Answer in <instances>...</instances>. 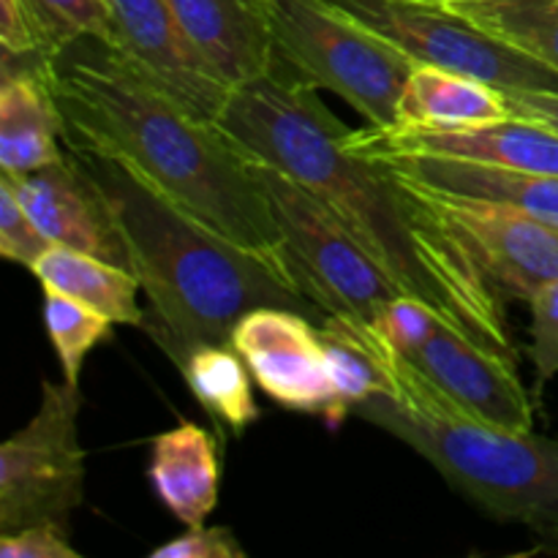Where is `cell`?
Segmentation results:
<instances>
[{
	"label": "cell",
	"instance_id": "4dcf8cb0",
	"mask_svg": "<svg viewBox=\"0 0 558 558\" xmlns=\"http://www.w3.org/2000/svg\"><path fill=\"white\" fill-rule=\"evenodd\" d=\"M0 44L5 54H41L36 22L27 14L22 0L0 3Z\"/></svg>",
	"mask_w": 558,
	"mask_h": 558
},
{
	"label": "cell",
	"instance_id": "277c9868",
	"mask_svg": "<svg viewBox=\"0 0 558 558\" xmlns=\"http://www.w3.org/2000/svg\"><path fill=\"white\" fill-rule=\"evenodd\" d=\"M354 414L412 447L485 515L529 526L558 548L556 439L445 409L407 407L390 396L368 398Z\"/></svg>",
	"mask_w": 558,
	"mask_h": 558
},
{
	"label": "cell",
	"instance_id": "e0dca14e",
	"mask_svg": "<svg viewBox=\"0 0 558 558\" xmlns=\"http://www.w3.org/2000/svg\"><path fill=\"white\" fill-rule=\"evenodd\" d=\"M371 156H379V153H371ZM379 158L390 161L403 178L423 189L518 207L558 229V178L554 174L518 172V169L494 167V163L428 156V153H381Z\"/></svg>",
	"mask_w": 558,
	"mask_h": 558
},
{
	"label": "cell",
	"instance_id": "44dd1931",
	"mask_svg": "<svg viewBox=\"0 0 558 558\" xmlns=\"http://www.w3.org/2000/svg\"><path fill=\"white\" fill-rule=\"evenodd\" d=\"M33 276L41 289L65 294L87 308L98 311L114 325L145 327V311L140 305L142 283L125 267L112 265L101 256L52 245L33 265Z\"/></svg>",
	"mask_w": 558,
	"mask_h": 558
},
{
	"label": "cell",
	"instance_id": "30bf717a",
	"mask_svg": "<svg viewBox=\"0 0 558 558\" xmlns=\"http://www.w3.org/2000/svg\"><path fill=\"white\" fill-rule=\"evenodd\" d=\"M412 185L445 218L447 227L474 251L501 294L529 303L545 283L558 278L556 227L499 202L469 199V196L423 189L417 183Z\"/></svg>",
	"mask_w": 558,
	"mask_h": 558
},
{
	"label": "cell",
	"instance_id": "ffe728a7",
	"mask_svg": "<svg viewBox=\"0 0 558 558\" xmlns=\"http://www.w3.org/2000/svg\"><path fill=\"white\" fill-rule=\"evenodd\" d=\"M319 332L336 392L330 428H341L343 420L368 398L396 396V352L374 327L347 316H325Z\"/></svg>",
	"mask_w": 558,
	"mask_h": 558
},
{
	"label": "cell",
	"instance_id": "cb8c5ba5",
	"mask_svg": "<svg viewBox=\"0 0 558 558\" xmlns=\"http://www.w3.org/2000/svg\"><path fill=\"white\" fill-rule=\"evenodd\" d=\"M44 325L63 368V381L80 387L87 354L112 336L114 322L65 294L44 289Z\"/></svg>",
	"mask_w": 558,
	"mask_h": 558
},
{
	"label": "cell",
	"instance_id": "6da1fadb",
	"mask_svg": "<svg viewBox=\"0 0 558 558\" xmlns=\"http://www.w3.org/2000/svg\"><path fill=\"white\" fill-rule=\"evenodd\" d=\"M216 125L245 156L292 174L325 202L403 294L518 363L505 294L474 251L392 163L360 150L314 85L272 69L234 87Z\"/></svg>",
	"mask_w": 558,
	"mask_h": 558
},
{
	"label": "cell",
	"instance_id": "484cf974",
	"mask_svg": "<svg viewBox=\"0 0 558 558\" xmlns=\"http://www.w3.org/2000/svg\"><path fill=\"white\" fill-rule=\"evenodd\" d=\"M441 322L445 319L428 303L409 298V294H398L396 300H390L379 311V316H376L371 327L385 338V343L392 352L412 354L434 336V330Z\"/></svg>",
	"mask_w": 558,
	"mask_h": 558
},
{
	"label": "cell",
	"instance_id": "52a82bcc",
	"mask_svg": "<svg viewBox=\"0 0 558 558\" xmlns=\"http://www.w3.org/2000/svg\"><path fill=\"white\" fill-rule=\"evenodd\" d=\"M412 63L439 65L501 93L558 90V71L510 47L447 3L428 0H330Z\"/></svg>",
	"mask_w": 558,
	"mask_h": 558
},
{
	"label": "cell",
	"instance_id": "2e32d148",
	"mask_svg": "<svg viewBox=\"0 0 558 558\" xmlns=\"http://www.w3.org/2000/svg\"><path fill=\"white\" fill-rule=\"evenodd\" d=\"M202 58L243 87L276 69V49L259 0H167Z\"/></svg>",
	"mask_w": 558,
	"mask_h": 558
},
{
	"label": "cell",
	"instance_id": "d4e9b609",
	"mask_svg": "<svg viewBox=\"0 0 558 558\" xmlns=\"http://www.w3.org/2000/svg\"><path fill=\"white\" fill-rule=\"evenodd\" d=\"M22 5L36 22L41 54L49 60L87 38L107 44L112 36L109 0H22Z\"/></svg>",
	"mask_w": 558,
	"mask_h": 558
},
{
	"label": "cell",
	"instance_id": "f1b7e54d",
	"mask_svg": "<svg viewBox=\"0 0 558 558\" xmlns=\"http://www.w3.org/2000/svg\"><path fill=\"white\" fill-rule=\"evenodd\" d=\"M0 558H82L71 548L69 529L58 523H36L0 534Z\"/></svg>",
	"mask_w": 558,
	"mask_h": 558
},
{
	"label": "cell",
	"instance_id": "ac0fdd59",
	"mask_svg": "<svg viewBox=\"0 0 558 558\" xmlns=\"http://www.w3.org/2000/svg\"><path fill=\"white\" fill-rule=\"evenodd\" d=\"M507 118H512V112L499 87L439 65L414 63L398 101V125L392 131L452 134L485 129Z\"/></svg>",
	"mask_w": 558,
	"mask_h": 558
},
{
	"label": "cell",
	"instance_id": "d6986e66",
	"mask_svg": "<svg viewBox=\"0 0 558 558\" xmlns=\"http://www.w3.org/2000/svg\"><path fill=\"white\" fill-rule=\"evenodd\" d=\"M150 483L156 496L183 526H202L218 507L221 463L213 434L180 423L153 439Z\"/></svg>",
	"mask_w": 558,
	"mask_h": 558
},
{
	"label": "cell",
	"instance_id": "5bb4252c",
	"mask_svg": "<svg viewBox=\"0 0 558 558\" xmlns=\"http://www.w3.org/2000/svg\"><path fill=\"white\" fill-rule=\"evenodd\" d=\"M54 60L5 54L0 82V169L27 174L65 161L69 123L54 93Z\"/></svg>",
	"mask_w": 558,
	"mask_h": 558
},
{
	"label": "cell",
	"instance_id": "3957f363",
	"mask_svg": "<svg viewBox=\"0 0 558 558\" xmlns=\"http://www.w3.org/2000/svg\"><path fill=\"white\" fill-rule=\"evenodd\" d=\"M65 147L107 202L150 303L145 330L178 368L196 347L229 343L248 311L305 308L289 267L218 234L114 153L71 134Z\"/></svg>",
	"mask_w": 558,
	"mask_h": 558
},
{
	"label": "cell",
	"instance_id": "9c48e42d",
	"mask_svg": "<svg viewBox=\"0 0 558 558\" xmlns=\"http://www.w3.org/2000/svg\"><path fill=\"white\" fill-rule=\"evenodd\" d=\"M396 401L445 409L510 430H534V403L518 363L441 322L412 354L396 352Z\"/></svg>",
	"mask_w": 558,
	"mask_h": 558
},
{
	"label": "cell",
	"instance_id": "603a6c76",
	"mask_svg": "<svg viewBox=\"0 0 558 558\" xmlns=\"http://www.w3.org/2000/svg\"><path fill=\"white\" fill-rule=\"evenodd\" d=\"M447 5L558 71V0H463Z\"/></svg>",
	"mask_w": 558,
	"mask_h": 558
},
{
	"label": "cell",
	"instance_id": "7a4b0ae2",
	"mask_svg": "<svg viewBox=\"0 0 558 558\" xmlns=\"http://www.w3.org/2000/svg\"><path fill=\"white\" fill-rule=\"evenodd\" d=\"M52 76L71 136L120 156L232 243L289 267L254 161L216 123L191 114L96 38L65 49Z\"/></svg>",
	"mask_w": 558,
	"mask_h": 558
},
{
	"label": "cell",
	"instance_id": "7402d4cb",
	"mask_svg": "<svg viewBox=\"0 0 558 558\" xmlns=\"http://www.w3.org/2000/svg\"><path fill=\"white\" fill-rule=\"evenodd\" d=\"M191 396L213 417V423L229 434H245L259 420V407L251 385V371L232 343H205L196 347L180 365Z\"/></svg>",
	"mask_w": 558,
	"mask_h": 558
},
{
	"label": "cell",
	"instance_id": "5b68a950",
	"mask_svg": "<svg viewBox=\"0 0 558 558\" xmlns=\"http://www.w3.org/2000/svg\"><path fill=\"white\" fill-rule=\"evenodd\" d=\"M276 58L316 90L341 96L376 131L398 125L414 63L330 0H259Z\"/></svg>",
	"mask_w": 558,
	"mask_h": 558
},
{
	"label": "cell",
	"instance_id": "ba28073f",
	"mask_svg": "<svg viewBox=\"0 0 558 558\" xmlns=\"http://www.w3.org/2000/svg\"><path fill=\"white\" fill-rule=\"evenodd\" d=\"M80 387L41 385V403L25 428L0 447V534L36 523L69 529L85 499V450L80 445Z\"/></svg>",
	"mask_w": 558,
	"mask_h": 558
},
{
	"label": "cell",
	"instance_id": "f546056e",
	"mask_svg": "<svg viewBox=\"0 0 558 558\" xmlns=\"http://www.w3.org/2000/svg\"><path fill=\"white\" fill-rule=\"evenodd\" d=\"M153 558H245V548L227 526H189V532L156 548Z\"/></svg>",
	"mask_w": 558,
	"mask_h": 558
},
{
	"label": "cell",
	"instance_id": "83f0119b",
	"mask_svg": "<svg viewBox=\"0 0 558 558\" xmlns=\"http://www.w3.org/2000/svg\"><path fill=\"white\" fill-rule=\"evenodd\" d=\"M532 325H529V357L534 365V379H537V396L554 376H558V278L545 283L532 300Z\"/></svg>",
	"mask_w": 558,
	"mask_h": 558
},
{
	"label": "cell",
	"instance_id": "8fae6325",
	"mask_svg": "<svg viewBox=\"0 0 558 558\" xmlns=\"http://www.w3.org/2000/svg\"><path fill=\"white\" fill-rule=\"evenodd\" d=\"M112 36L107 47L183 104L191 114L218 123L234 87L191 44L167 0H109Z\"/></svg>",
	"mask_w": 558,
	"mask_h": 558
},
{
	"label": "cell",
	"instance_id": "9a60e30c",
	"mask_svg": "<svg viewBox=\"0 0 558 558\" xmlns=\"http://www.w3.org/2000/svg\"><path fill=\"white\" fill-rule=\"evenodd\" d=\"M365 153H428V156L466 158L518 172L558 178V131L523 118L452 134H407V131H354Z\"/></svg>",
	"mask_w": 558,
	"mask_h": 558
},
{
	"label": "cell",
	"instance_id": "7c38bea8",
	"mask_svg": "<svg viewBox=\"0 0 558 558\" xmlns=\"http://www.w3.org/2000/svg\"><path fill=\"white\" fill-rule=\"evenodd\" d=\"M254 385L283 409L316 414L330 425L336 409L322 332L287 305H262L234 325L229 338Z\"/></svg>",
	"mask_w": 558,
	"mask_h": 558
},
{
	"label": "cell",
	"instance_id": "4fadbf2b",
	"mask_svg": "<svg viewBox=\"0 0 558 558\" xmlns=\"http://www.w3.org/2000/svg\"><path fill=\"white\" fill-rule=\"evenodd\" d=\"M0 180L14 189L16 199L36 221L44 238L52 245L101 256L112 265H129V251L120 238L107 202L98 194L93 180L80 169V163L65 156V161L36 169L27 174L3 172Z\"/></svg>",
	"mask_w": 558,
	"mask_h": 558
},
{
	"label": "cell",
	"instance_id": "4316f807",
	"mask_svg": "<svg viewBox=\"0 0 558 558\" xmlns=\"http://www.w3.org/2000/svg\"><path fill=\"white\" fill-rule=\"evenodd\" d=\"M52 248L41 229L36 227L22 202L16 199L14 189L0 180V256L14 265L33 270L44 251Z\"/></svg>",
	"mask_w": 558,
	"mask_h": 558
},
{
	"label": "cell",
	"instance_id": "d6a6232c",
	"mask_svg": "<svg viewBox=\"0 0 558 558\" xmlns=\"http://www.w3.org/2000/svg\"><path fill=\"white\" fill-rule=\"evenodd\" d=\"M428 3H463V0H428Z\"/></svg>",
	"mask_w": 558,
	"mask_h": 558
},
{
	"label": "cell",
	"instance_id": "8992f818",
	"mask_svg": "<svg viewBox=\"0 0 558 558\" xmlns=\"http://www.w3.org/2000/svg\"><path fill=\"white\" fill-rule=\"evenodd\" d=\"M254 174L276 218L283 256L300 292L325 316L374 325L379 311L403 294L401 289L341 218L292 174L262 161H254Z\"/></svg>",
	"mask_w": 558,
	"mask_h": 558
},
{
	"label": "cell",
	"instance_id": "1f68e13d",
	"mask_svg": "<svg viewBox=\"0 0 558 558\" xmlns=\"http://www.w3.org/2000/svg\"><path fill=\"white\" fill-rule=\"evenodd\" d=\"M510 112L515 118L543 123L558 131V90H526V93H505Z\"/></svg>",
	"mask_w": 558,
	"mask_h": 558
}]
</instances>
